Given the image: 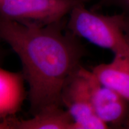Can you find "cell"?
<instances>
[{
    "instance_id": "1",
    "label": "cell",
    "mask_w": 129,
    "mask_h": 129,
    "mask_svg": "<svg viewBox=\"0 0 129 129\" xmlns=\"http://www.w3.org/2000/svg\"><path fill=\"white\" fill-rule=\"evenodd\" d=\"M64 19L45 26L21 24L0 15V37L18 56L33 116L63 107L64 84L85 55L79 38L65 30Z\"/></svg>"
},
{
    "instance_id": "2",
    "label": "cell",
    "mask_w": 129,
    "mask_h": 129,
    "mask_svg": "<svg viewBox=\"0 0 129 129\" xmlns=\"http://www.w3.org/2000/svg\"><path fill=\"white\" fill-rule=\"evenodd\" d=\"M124 14L104 15L76 6L69 14L67 29L78 38L87 40L100 47L108 49L114 55L129 58V46L124 33Z\"/></svg>"
},
{
    "instance_id": "3",
    "label": "cell",
    "mask_w": 129,
    "mask_h": 129,
    "mask_svg": "<svg viewBox=\"0 0 129 129\" xmlns=\"http://www.w3.org/2000/svg\"><path fill=\"white\" fill-rule=\"evenodd\" d=\"M96 0H0V15L21 24L45 26L64 19L79 4Z\"/></svg>"
},
{
    "instance_id": "4",
    "label": "cell",
    "mask_w": 129,
    "mask_h": 129,
    "mask_svg": "<svg viewBox=\"0 0 129 129\" xmlns=\"http://www.w3.org/2000/svg\"><path fill=\"white\" fill-rule=\"evenodd\" d=\"M90 74L91 71L81 66L68 79L63 87L61 101L73 120V129L109 128L93 109Z\"/></svg>"
},
{
    "instance_id": "5",
    "label": "cell",
    "mask_w": 129,
    "mask_h": 129,
    "mask_svg": "<svg viewBox=\"0 0 129 129\" xmlns=\"http://www.w3.org/2000/svg\"><path fill=\"white\" fill-rule=\"evenodd\" d=\"M92 105L99 118L109 127L125 128L129 125V101L97 80L91 71Z\"/></svg>"
},
{
    "instance_id": "6",
    "label": "cell",
    "mask_w": 129,
    "mask_h": 129,
    "mask_svg": "<svg viewBox=\"0 0 129 129\" xmlns=\"http://www.w3.org/2000/svg\"><path fill=\"white\" fill-rule=\"evenodd\" d=\"M25 82L22 72L0 67V120L16 116L20 110L26 96Z\"/></svg>"
},
{
    "instance_id": "7",
    "label": "cell",
    "mask_w": 129,
    "mask_h": 129,
    "mask_svg": "<svg viewBox=\"0 0 129 129\" xmlns=\"http://www.w3.org/2000/svg\"><path fill=\"white\" fill-rule=\"evenodd\" d=\"M74 122L63 108L49 109L24 120L14 117L0 120V129H73Z\"/></svg>"
},
{
    "instance_id": "8",
    "label": "cell",
    "mask_w": 129,
    "mask_h": 129,
    "mask_svg": "<svg viewBox=\"0 0 129 129\" xmlns=\"http://www.w3.org/2000/svg\"><path fill=\"white\" fill-rule=\"evenodd\" d=\"M91 72L101 84L129 101V58L115 55L112 62L98 64Z\"/></svg>"
},
{
    "instance_id": "9",
    "label": "cell",
    "mask_w": 129,
    "mask_h": 129,
    "mask_svg": "<svg viewBox=\"0 0 129 129\" xmlns=\"http://www.w3.org/2000/svg\"><path fill=\"white\" fill-rule=\"evenodd\" d=\"M92 10H96L103 7H117L125 14H129V0H97Z\"/></svg>"
},
{
    "instance_id": "10",
    "label": "cell",
    "mask_w": 129,
    "mask_h": 129,
    "mask_svg": "<svg viewBox=\"0 0 129 129\" xmlns=\"http://www.w3.org/2000/svg\"><path fill=\"white\" fill-rule=\"evenodd\" d=\"M123 14L124 16L123 25L124 33L125 39H126V41L129 46V14H125L124 13Z\"/></svg>"
},
{
    "instance_id": "11",
    "label": "cell",
    "mask_w": 129,
    "mask_h": 129,
    "mask_svg": "<svg viewBox=\"0 0 129 129\" xmlns=\"http://www.w3.org/2000/svg\"><path fill=\"white\" fill-rule=\"evenodd\" d=\"M3 41V40L1 39V37H0V67L3 64L5 57L7 54V51L5 50V48L3 47L2 45Z\"/></svg>"
},
{
    "instance_id": "12",
    "label": "cell",
    "mask_w": 129,
    "mask_h": 129,
    "mask_svg": "<svg viewBox=\"0 0 129 129\" xmlns=\"http://www.w3.org/2000/svg\"><path fill=\"white\" fill-rule=\"evenodd\" d=\"M128 128H129V125H128Z\"/></svg>"
},
{
    "instance_id": "13",
    "label": "cell",
    "mask_w": 129,
    "mask_h": 129,
    "mask_svg": "<svg viewBox=\"0 0 129 129\" xmlns=\"http://www.w3.org/2000/svg\"><path fill=\"white\" fill-rule=\"evenodd\" d=\"M96 1H97V0H96Z\"/></svg>"
}]
</instances>
